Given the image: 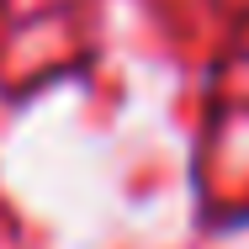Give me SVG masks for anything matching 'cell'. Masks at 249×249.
Returning <instances> with one entry per match:
<instances>
[{
	"mask_svg": "<svg viewBox=\"0 0 249 249\" xmlns=\"http://www.w3.org/2000/svg\"><path fill=\"white\" fill-rule=\"evenodd\" d=\"M217 228H249V201H239L233 212H223V217H217Z\"/></svg>",
	"mask_w": 249,
	"mask_h": 249,
	"instance_id": "1",
	"label": "cell"
}]
</instances>
